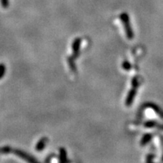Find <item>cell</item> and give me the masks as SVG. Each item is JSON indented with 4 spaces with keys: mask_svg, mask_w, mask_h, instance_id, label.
<instances>
[{
    "mask_svg": "<svg viewBox=\"0 0 163 163\" xmlns=\"http://www.w3.org/2000/svg\"><path fill=\"white\" fill-rule=\"evenodd\" d=\"M73 59L74 58L73 57H69V58H68V64H69V66H70V70H72L73 72L76 73V65H75V63H74Z\"/></svg>",
    "mask_w": 163,
    "mask_h": 163,
    "instance_id": "52a82bcc",
    "label": "cell"
},
{
    "mask_svg": "<svg viewBox=\"0 0 163 163\" xmlns=\"http://www.w3.org/2000/svg\"><path fill=\"white\" fill-rule=\"evenodd\" d=\"M132 84L134 85V87H133V88L129 91L128 95L127 98H126V106H130V105L131 104L133 101H134V97H135V95H136V85H137V83L136 82L135 79H134L133 81H132Z\"/></svg>",
    "mask_w": 163,
    "mask_h": 163,
    "instance_id": "7a4b0ae2",
    "label": "cell"
},
{
    "mask_svg": "<svg viewBox=\"0 0 163 163\" xmlns=\"http://www.w3.org/2000/svg\"><path fill=\"white\" fill-rule=\"evenodd\" d=\"M81 39L80 38H76L75 40L73 41V56L72 57L73 58H76L79 55V50H80V46H81Z\"/></svg>",
    "mask_w": 163,
    "mask_h": 163,
    "instance_id": "3957f363",
    "label": "cell"
},
{
    "mask_svg": "<svg viewBox=\"0 0 163 163\" xmlns=\"http://www.w3.org/2000/svg\"><path fill=\"white\" fill-rule=\"evenodd\" d=\"M1 4L4 8H7L9 5V2H8V0H1Z\"/></svg>",
    "mask_w": 163,
    "mask_h": 163,
    "instance_id": "9c48e42d",
    "label": "cell"
},
{
    "mask_svg": "<svg viewBox=\"0 0 163 163\" xmlns=\"http://www.w3.org/2000/svg\"><path fill=\"white\" fill-rule=\"evenodd\" d=\"M10 151L9 147H3V148L0 149V153H8Z\"/></svg>",
    "mask_w": 163,
    "mask_h": 163,
    "instance_id": "8fae6325",
    "label": "cell"
},
{
    "mask_svg": "<svg viewBox=\"0 0 163 163\" xmlns=\"http://www.w3.org/2000/svg\"><path fill=\"white\" fill-rule=\"evenodd\" d=\"M48 142V138L47 137H43L39 140V142L37 143L36 146V150L38 152H41L43 150H44L45 147H46V144Z\"/></svg>",
    "mask_w": 163,
    "mask_h": 163,
    "instance_id": "277c9868",
    "label": "cell"
},
{
    "mask_svg": "<svg viewBox=\"0 0 163 163\" xmlns=\"http://www.w3.org/2000/svg\"><path fill=\"white\" fill-rule=\"evenodd\" d=\"M14 153H15V154H17L18 156H19L20 157H21V158L24 159L25 160H26V161L28 162H35L36 160L33 159H31L30 157L28 155H26V153H23V152L20 151V150H15V151H14Z\"/></svg>",
    "mask_w": 163,
    "mask_h": 163,
    "instance_id": "5b68a950",
    "label": "cell"
},
{
    "mask_svg": "<svg viewBox=\"0 0 163 163\" xmlns=\"http://www.w3.org/2000/svg\"><path fill=\"white\" fill-rule=\"evenodd\" d=\"M5 73V67L3 64H0V79L4 76Z\"/></svg>",
    "mask_w": 163,
    "mask_h": 163,
    "instance_id": "ba28073f",
    "label": "cell"
},
{
    "mask_svg": "<svg viewBox=\"0 0 163 163\" xmlns=\"http://www.w3.org/2000/svg\"><path fill=\"white\" fill-rule=\"evenodd\" d=\"M122 67H123V68L125 69V70H129V69L131 68V65L130 64H129L128 62H127V61H125L124 63H123V64H122Z\"/></svg>",
    "mask_w": 163,
    "mask_h": 163,
    "instance_id": "30bf717a",
    "label": "cell"
},
{
    "mask_svg": "<svg viewBox=\"0 0 163 163\" xmlns=\"http://www.w3.org/2000/svg\"><path fill=\"white\" fill-rule=\"evenodd\" d=\"M119 18H120V20L122 21V23H123V26H124V29L125 31H126L127 38L128 39H132L134 38V33H133L131 27L128 15L126 13H122V15L119 16Z\"/></svg>",
    "mask_w": 163,
    "mask_h": 163,
    "instance_id": "6da1fadb",
    "label": "cell"
},
{
    "mask_svg": "<svg viewBox=\"0 0 163 163\" xmlns=\"http://www.w3.org/2000/svg\"><path fill=\"white\" fill-rule=\"evenodd\" d=\"M60 161L61 162H65L67 161V151L64 148L60 149Z\"/></svg>",
    "mask_w": 163,
    "mask_h": 163,
    "instance_id": "8992f818",
    "label": "cell"
}]
</instances>
